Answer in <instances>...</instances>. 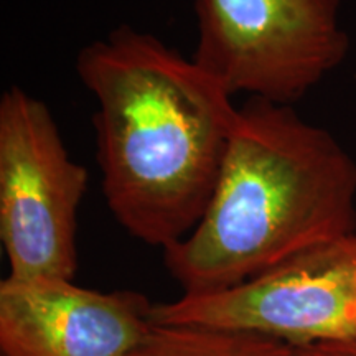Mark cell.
<instances>
[{
  "mask_svg": "<svg viewBox=\"0 0 356 356\" xmlns=\"http://www.w3.org/2000/svg\"><path fill=\"white\" fill-rule=\"evenodd\" d=\"M76 73L95 96L96 160L115 221L167 249L198 226L233 136V95L152 33L121 25L81 48Z\"/></svg>",
  "mask_w": 356,
  "mask_h": 356,
  "instance_id": "1",
  "label": "cell"
},
{
  "mask_svg": "<svg viewBox=\"0 0 356 356\" xmlns=\"http://www.w3.org/2000/svg\"><path fill=\"white\" fill-rule=\"evenodd\" d=\"M356 231V162L293 106L249 97L198 226L163 249L184 293L234 287Z\"/></svg>",
  "mask_w": 356,
  "mask_h": 356,
  "instance_id": "2",
  "label": "cell"
},
{
  "mask_svg": "<svg viewBox=\"0 0 356 356\" xmlns=\"http://www.w3.org/2000/svg\"><path fill=\"white\" fill-rule=\"evenodd\" d=\"M193 60L231 95L293 106L338 68L340 0H195Z\"/></svg>",
  "mask_w": 356,
  "mask_h": 356,
  "instance_id": "3",
  "label": "cell"
},
{
  "mask_svg": "<svg viewBox=\"0 0 356 356\" xmlns=\"http://www.w3.org/2000/svg\"><path fill=\"white\" fill-rule=\"evenodd\" d=\"M89 173L71 160L43 101L12 86L0 97V239L13 279L78 270V210Z\"/></svg>",
  "mask_w": 356,
  "mask_h": 356,
  "instance_id": "4",
  "label": "cell"
},
{
  "mask_svg": "<svg viewBox=\"0 0 356 356\" xmlns=\"http://www.w3.org/2000/svg\"><path fill=\"white\" fill-rule=\"evenodd\" d=\"M152 322L256 333L292 348L356 341V231L234 287L154 304Z\"/></svg>",
  "mask_w": 356,
  "mask_h": 356,
  "instance_id": "5",
  "label": "cell"
},
{
  "mask_svg": "<svg viewBox=\"0 0 356 356\" xmlns=\"http://www.w3.org/2000/svg\"><path fill=\"white\" fill-rule=\"evenodd\" d=\"M152 309L137 291L7 275L0 282V356H131L152 328Z\"/></svg>",
  "mask_w": 356,
  "mask_h": 356,
  "instance_id": "6",
  "label": "cell"
},
{
  "mask_svg": "<svg viewBox=\"0 0 356 356\" xmlns=\"http://www.w3.org/2000/svg\"><path fill=\"white\" fill-rule=\"evenodd\" d=\"M131 356H296V351L256 333L154 322Z\"/></svg>",
  "mask_w": 356,
  "mask_h": 356,
  "instance_id": "7",
  "label": "cell"
},
{
  "mask_svg": "<svg viewBox=\"0 0 356 356\" xmlns=\"http://www.w3.org/2000/svg\"><path fill=\"white\" fill-rule=\"evenodd\" d=\"M296 356H356V341H322L297 346Z\"/></svg>",
  "mask_w": 356,
  "mask_h": 356,
  "instance_id": "8",
  "label": "cell"
}]
</instances>
